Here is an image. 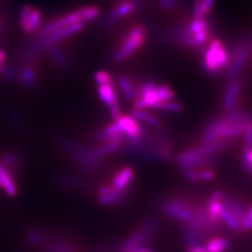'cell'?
I'll list each match as a JSON object with an SVG mask.
<instances>
[{
  "instance_id": "2e32d148",
  "label": "cell",
  "mask_w": 252,
  "mask_h": 252,
  "mask_svg": "<svg viewBox=\"0 0 252 252\" xmlns=\"http://www.w3.org/2000/svg\"><path fill=\"white\" fill-rule=\"evenodd\" d=\"M153 234L147 232L143 227L135 231L123 244V250H132L139 247H145L150 242Z\"/></svg>"
},
{
  "instance_id": "ab89813d",
  "label": "cell",
  "mask_w": 252,
  "mask_h": 252,
  "mask_svg": "<svg viewBox=\"0 0 252 252\" xmlns=\"http://www.w3.org/2000/svg\"><path fill=\"white\" fill-rule=\"evenodd\" d=\"M197 173V177H198L199 181L202 180H212L215 178V174L214 172L210 169H200L199 171H196Z\"/></svg>"
},
{
  "instance_id": "d590c367",
  "label": "cell",
  "mask_w": 252,
  "mask_h": 252,
  "mask_svg": "<svg viewBox=\"0 0 252 252\" xmlns=\"http://www.w3.org/2000/svg\"><path fill=\"white\" fill-rule=\"evenodd\" d=\"M243 167L245 170L252 174V148L243 153Z\"/></svg>"
},
{
  "instance_id": "8fae6325",
  "label": "cell",
  "mask_w": 252,
  "mask_h": 252,
  "mask_svg": "<svg viewBox=\"0 0 252 252\" xmlns=\"http://www.w3.org/2000/svg\"><path fill=\"white\" fill-rule=\"evenodd\" d=\"M46 52L59 70L64 72L71 70V61L61 47L54 44L48 47L46 49Z\"/></svg>"
},
{
  "instance_id": "e575fe53",
  "label": "cell",
  "mask_w": 252,
  "mask_h": 252,
  "mask_svg": "<svg viewBox=\"0 0 252 252\" xmlns=\"http://www.w3.org/2000/svg\"><path fill=\"white\" fill-rule=\"evenodd\" d=\"M7 122L9 123L10 126H12L13 128L17 129V130H24L25 129V124L24 122L21 120V118L13 114V113H9L7 114L6 116Z\"/></svg>"
},
{
  "instance_id": "d4e9b609",
  "label": "cell",
  "mask_w": 252,
  "mask_h": 252,
  "mask_svg": "<svg viewBox=\"0 0 252 252\" xmlns=\"http://www.w3.org/2000/svg\"><path fill=\"white\" fill-rule=\"evenodd\" d=\"M132 117L135 118L136 120L145 123L149 126H153L154 128H159L160 127V123L159 121L154 117L152 114L143 111V110H139V109H133L132 110Z\"/></svg>"
},
{
  "instance_id": "7c38bea8",
  "label": "cell",
  "mask_w": 252,
  "mask_h": 252,
  "mask_svg": "<svg viewBox=\"0 0 252 252\" xmlns=\"http://www.w3.org/2000/svg\"><path fill=\"white\" fill-rule=\"evenodd\" d=\"M221 203L226 210L232 214V216L234 217L236 221L241 226L248 210L243 202L240 199L235 198L234 196H223L221 199Z\"/></svg>"
},
{
  "instance_id": "3957f363",
  "label": "cell",
  "mask_w": 252,
  "mask_h": 252,
  "mask_svg": "<svg viewBox=\"0 0 252 252\" xmlns=\"http://www.w3.org/2000/svg\"><path fill=\"white\" fill-rule=\"evenodd\" d=\"M204 55V68L210 75H217L221 72L230 63V55L222 42L213 38L207 45L199 49Z\"/></svg>"
},
{
  "instance_id": "5b68a950",
  "label": "cell",
  "mask_w": 252,
  "mask_h": 252,
  "mask_svg": "<svg viewBox=\"0 0 252 252\" xmlns=\"http://www.w3.org/2000/svg\"><path fill=\"white\" fill-rule=\"evenodd\" d=\"M162 211L164 214L172 219L183 222L189 221L195 214V208L185 200H169L162 205Z\"/></svg>"
},
{
  "instance_id": "b9f144b4",
  "label": "cell",
  "mask_w": 252,
  "mask_h": 252,
  "mask_svg": "<svg viewBox=\"0 0 252 252\" xmlns=\"http://www.w3.org/2000/svg\"><path fill=\"white\" fill-rule=\"evenodd\" d=\"M214 2H215V0H202V9H203V12L205 15L210 11V9H212Z\"/></svg>"
},
{
  "instance_id": "6da1fadb",
  "label": "cell",
  "mask_w": 252,
  "mask_h": 252,
  "mask_svg": "<svg viewBox=\"0 0 252 252\" xmlns=\"http://www.w3.org/2000/svg\"><path fill=\"white\" fill-rule=\"evenodd\" d=\"M55 144L84 171H94L101 164L102 159L94 153L93 147L63 135H56Z\"/></svg>"
},
{
  "instance_id": "60d3db41",
  "label": "cell",
  "mask_w": 252,
  "mask_h": 252,
  "mask_svg": "<svg viewBox=\"0 0 252 252\" xmlns=\"http://www.w3.org/2000/svg\"><path fill=\"white\" fill-rule=\"evenodd\" d=\"M182 172L184 174V176L191 182L193 183H197L199 182L198 177H197V173L196 170H193L191 168H182Z\"/></svg>"
},
{
  "instance_id": "4dcf8cb0",
  "label": "cell",
  "mask_w": 252,
  "mask_h": 252,
  "mask_svg": "<svg viewBox=\"0 0 252 252\" xmlns=\"http://www.w3.org/2000/svg\"><path fill=\"white\" fill-rule=\"evenodd\" d=\"M252 148V119L251 118L247 124L244 130V152L249 151ZM243 152V153H244Z\"/></svg>"
},
{
  "instance_id": "74e56055",
  "label": "cell",
  "mask_w": 252,
  "mask_h": 252,
  "mask_svg": "<svg viewBox=\"0 0 252 252\" xmlns=\"http://www.w3.org/2000/svg\"><path fill=\"white\" fill-rule=\"evenodd\" d=\"M32 7L30 5H25L22 9H21V12H20V19H19V24H20V27L21 28L24 27V25L26 24V22L27 21V19L30 15V12L32 10Z\"/></svg>"
},
{
  "instance_id": "30bf717a",
  "label": "cell",
  "mask_w": 252,
  "mask_h": 252,
  "mask_svg": "<svg viewBox=\"0 0 252 252\" xmlns=\"http://www.w3.org/2000/svg\"><path fill=\"white\" fill-rule=\"evenodd\" d=\"M53 183L57 187L63 189H89V182L85 179L72 176V175H57L53 180Z\"/></svg>"
},
{
  "instance_id": "52a82bcc",
  "label": "cell",
  "mask_w": 252,
  "mask_h": 252,
  "mask_svg": "<svg viewBox=\"0 0 252 252\" xmlns=\"http://www.w3.org/2000/svg\"><path fill=\"white\" fill-rule=\"evenodd\" d=\"M96 200L102 206H119L124 204L126 192L119 191L108 185H102L97 190Z\"/></svg>"
},
{
  "instance_id": "7bdbcfd3",
  "label": "cell",
  "mask_w": 252,
  "mask_h": 252,
  "mask_svg": "<svg viewBox=\"0 0 252 252\" xmlns=\"http://www.w3.org/2000/svg\"><path fill=\"white\" fill-rule=\"evenodd\" d=\"M186 252H208L205 246H193V247H188Z\"/></svg>"
},
{
  "instance_id": "83f0119b",
  "label": "cell",
  "mask_w": 252,
  "mask_h": 252,
  "mask_svg": "<svg viewBox=\"0 0 252 252\" xmlns=\"http://www.w3.org/2000/svg\"><path fill=\"white\" fill-rule=\"evenodd\" d=\"M26 240L27 243L31 245H41L43 242H45L46 234L43 230L35 228L27 232L26 234Z\"/></svg>"
},
{
  "instance_id": "ac0fdd59",
  "label": "cell",
  "mask_w": 252,
  "mask_h": 252,
  "mask_svg": "<svg viewBox=\"0 0 252 252\" xmlns=\"http://www.w3.org/2000/svg\"><path fill=\"white\" fill-rule=\"evenodd\" d=\"M0 162L14 173L15 170L21 167L23 163V157L18 152L7 151L0 154Z\"/></svg>"
},
{
  "instance_id": "603a6c76",
  "label": "cell",
  "mask_w": 252,
  "mask_h": 252,
  "mask_svg": "<svg viewBox=\"0 0 252 252\" xmlns=\"http://www.w3.org/2000/svg\"><path fill=\"white\" fill-rule=\"evenodd\" d=\"M78 12L81 16V22L87 24L93 22L100 15V9L96 6H84L78 9Z\"/></svg>"
},
{
  "instance_id": "8992f818",
  "label": "cell",
  "mask_w": 252,
  "mask_h": 252,
  "mask_svg": "<svg viewBox=\"0 0 252 252\" xmlns=\"http://www.w3.org/2000/svg\"><path fill=\"white\" fill-rule=\"evenodd\" d=\"M97 93H98L101 101L109 109L110 115L115 121H117L118 119L122 116V112H121V108H120V105L118 102L116 89H115L114 83L98 85Z\"/></svg>"
},
{
  "instance_id": "44dd1931",
  "label": "cell",
  "mask_w": 252,
  "mask_h": 252,
  "mask_svg": "<svg viewBox=\"0 0 252 252\" xmlns=\"http://www.w3.org/2000/svg\"><path fill=\"white\" fill-rule=\"evenodd\" d=\"M231 247L230 242L223 237H215L208 240L205 248L208 252H226Z\"/></svg>"
},
{
  "instance_id": "8d00e7d4",
  "label": "cell",
  "mask_w": 252,
  "mask_h": 252,
  "mask_svg": "<svg viewBox=\"0 0 252 252\" xmlns=\"http://www.w3.org/2000/svg\"><path fill=\"white\" fill-rule=\"evenodd\" d=\"M158 3L162 9L170 11L177 8V6L180 3V0H158Z\"/></svg>"
},
{
  "instance_id": "9a60e30c",
  "label": "cell",
  "mask_w": 252,
  "mask_h": 252,
  "mask_svg": "<svg viewBox=\"0 0 252 252\" xmlns=\"http://www.w3.org/2000/svg\"><path fill=\"white\" fill-rule=\"evenodd\" d=\"M134 178V171L131 167L126 166L116 172L111 180V187L119 191L126 192V189L130 186Z\"/></svg>"
},
{
  "instance_id": "cb8c5ba5",
  "label": "cell",
  "mask_w": 252,
  "mask_h": 252,
  "mask_svg": "<svg viewBox=\"0 0 252 252\" xmlns=\"http://www.w3.org/2000/svg\"><path fill=\"white\" fill-rule=\"evenodd\" d=\"M122 147V143L119 142H109V143H101L97 147H94V153L96 155L103 159L104 157L108 156L111 153H116L118 150Z\"/></svg>"
},
{
  "instance_id": "7a4b0ae2",
  "label": "cell",
  "mask_w": 252,
  "mask_h": 252,
  "mask_svg": "<svg viewBox=\"0 0 252 252\" xmlns=\"http://www.w3.org/2000/svg\"><path fill=\"white\" fill-rule=\"evenodd\" d=\"M147 30L141 24L129 27L122 36L116 50L111 54V62L121 63L136 54L146 42Z\"/></svg>"
},
{
  "instance_id": "1f68e13d",
  "label": "cell",
  "mask_w": 252,
  "mask_h": 252,
  "mask_svg": "<svg viewBox=\"0 0 252 252\" xmlns=\"http://www.w3.org/2000/svg\"><path fill=\"white\" fill-rule=\"evenodd\" d=\"M182 106L179 102L176 101H166V102H162L160 103L156 109H162V110H166V111H172V112H178L182 110Z\"/></svg>"
},
{
  "instance_id": "ba28073f",
  "label": "cell",
  "mask_w": 252,
  "mask_h": 252,
  "mask_svg": "<svg viewBox=\"0 0 252 252\" xmlns=\"http://www.w3.org/2000/svg\"><path fill=\"white\" fill-rule=\"evenodd\" d=\"M18 82L27 90H34L38 85V75L34 63H23L18 71Z\"/></svg>"
},
{
  "instance_id": "9c48e42d",
  "label": "cell",
  "mask_w": 252,
  "mask_h": 252,
  "mask_svg": "<svg viewBox=\"0 0 252 252\" xmlns=\"http://www.w3.org/2000/svg\"><path fill=\"white\" fill-rule=\"evenodd\" d=\"M115 123L126 135L125 140H135L140 137L143 129L135 121V118L128 115H122L117 121H115Z\"/></svg>"
},
{
  "instance_id": "d6986e66",
  "label": "cell",
  "mask_w": 252,
  "mask_h": 252,
  "mask_svg": "<svg viewBox=\"0 0 252 252\" xmlns=\"http://www.w3.org/2000/svg\"><path fill=\"white\" fill-rule=\"evenodd\" d=\"M41 19H42L41 11L38 9L33 8L31 12H30L29 17L27 19L26 24L24 25V27H22V29L27 34L38 33V31L40 30V28L42 27Z\"/></svg>"
},
{
  "instance_id": "d6a6232c",
  "label": "cell",
  "mask_w": 252,
  "mask_h": 252,
  "mask_svg": "<svg viewBox=\"0 0 252 252\" xmlns=\"http://www.w3.org/2000/svg\"><path fill=\"white\" fill-rule=\"evenodd\" d=\"M94 80L97 82L98 85H104V84H110V83H114L113 81V77L111 76V74L101 70L98 72L95 73L94 75Z\"/></svg>"
},
{
  "instance_id": "f35d334b",
  "label": "cell",
  "mask_w": 252,
  "mask_h": 252,
  "mask_svg": "<svg viewBox=\"0 0 252 252\" xmlns=\"http://www.w3.org/2000/svg\"><path fill=\"white\" fill-rule=\"evenodd\" d=\"M205 17L202 9V0H194L192 7V19H201Z\"/></svg>"
},
{
  "instance_id": "4316f807",
  "label": "cell",
  "mask_w": 252,
  "mask_h": 252,
  "mask_svg": "<svg viewBox=\"0 0 252 252\" xmlns=\"http://www.w3.org/2000/svg\"><path fill=\"white\" fill-rule=\"evenodd\" d=\"M220 219L230 230L234 231L235 233H242V229H241L240 224L236 221V220L232 216V214L229 211H227L224 207L220 213Z\"/></svg>"
},
{
  "instance_id": "e0dca14e",
  "label": "cell",
  "mask_w": 252,
  "mask_h": 252,
  "mask_svg": "<svg viewBox=\"0 0 252 252\" xmlns=\"http://www.w3.org/2000/svg\"><path fill=\"white\" fill-rule=\"evenodd\" d=\"M118 87L121 91L122 94L125 96V98L131 101H135L136 98V92L137 86H135L133 81L125 75H122L118 78Z\"/></svg>"
},
{
  "instance_id": "484cf974",
  "label": "cell",
  "mask_w": 252,
  "mask_h": 252,
  "mask_svg": "<svg viewBox=\"0 0 252 252\" xmlns=\"http://www.w3.org/2000/svg\"><path fill=\"white\" fill-rule=\"evenodd\" d=\"M183 240L188 245V247L202 246L203 242L205 241V239L200 234L187 227L183 231Z\"/></svg>"
},
{
  "instance_id": "7402d4cb",
  "label": "cell",
  "mask_w": 252,
  "mask_h": 252,
  "mask_svg": "<svg viewBox=\"0 0 252 252\" xmlns=\"http://www.w3.org/2000/svg\"><path fill=\"white\" fill-rule=\"evenodd\" d=\"M222 209L223 205L221 203V200L214 201L208 199L207 207V217L212 222H219Z\"/></svg>"
},
{
  "instance_id": "5bb4252c",
  "label": "cell",
  "mask_w": 252,
  "mask_h": 252,
  "mask_svg": "<svg viewBox=\"0 0 252 252\" xmlns=\"http://www.w3.org/2000/svg\"><path fill=\"white\" fill-rule=\"evenodd\" d=\"M241 90V82L237 80L230 81L226 88L223 98V108L226 112H231L235 109L238 96Z\"/></svg>"
},
{
  "instance_id": "4fadbf2b",
  "label": "cell",
  "mask_w": 252,
  "mask_h": 252,
  "mask_svg": "<svg viewBox=\"0 0 252 252\" xmlns=\"http://www.w3.org/2000/svg\"><path fill=\"white\" fill-rule=\"evenodd\" d=\"M0 189L10 196L14 197L18 193V186L14 178L13 172L10 171L0 162Z\"/></svg>"
},
{
  "instance_id": "f1b7e54d",
  "label": "cell",
  "mask_w": 252,
  "mask_h": 252,
  "mask_svg": "<svg viewBox=\"0 0 252 252\" xmlns=\"http://www.w3.org/2000/svg\"><path fill=\"white\" fill-rule=\"evenodd\" d=\"M0 77L6 81L16 82L18 81V71L11 65L4 64L0 69Z\"/></svg>"
},
{
  "instance_id": "f546056e",
  "label": "cell",
  "mask_w": 252,
  "mask_h": 252,
  "mask_svg": "<svg viewBox=\"0 0 252 252\" xmlns=\"http://www.w3.org/2000/svg\"><path fill=\"white\" fill-rule=\"evenodd\" d=\"M157 94L159 100L161 102H166V101H171L175 97L174 92L165 84H161L157 85Z\"/></svg>"
},
{
  "instance_id": "ee69618b",
  "label": "cell",
  "mask_w": 252,
  "mask_h": 252,
  "mask_svg": "<svg viewBox=\"0 0 252 252\" xmlns=\"http://www.w3.org/2000/svg\"><path fill=\"white\" fill-rule=\"evenodd\" d=\"M121 252H153L151 250L147 249L146 247H139V248H135L132 250H122Z\"/></svg>"
},
{
  "instance_id": "836d02e7",
  "label": "cell",
  "mask_w": 252,
  "mask_h": 252,
  "mask_svg": "<svg viewBox=\"0 0 252 252\" xmlns=\"http://www.w3.org/2000/svg\"><path fill=\"white\" fill-rule=\"evenodd\" d=\"M241 229H242V232L245 233H249L252 231V204L248 207L246 216L241 224Z\"/></svg>"
},
{
  "instance_id": "277c9868",
  "label": "cell",
  "mask_w": 252,
  "mask_h": 252,
  "mask_svg": "<svg viewBox=\"0 0 252 252\" xmlns=\"http://www.w3.org/2000/svg\"><path fill=\"white\" fill-rule=\"evenodd\" d=\"M140 4L139 0H118L113 9L102 22L101 27L109 29L115 26L119 21L133 14Z\"/></svg>"
},
{
  "instance_id": "ffe728a7",
  "label": "cell",
  "mask_w": 252,
  "mask_h": 252,
  "mask_svg": "<svg viewBox=\"0 0 252 252\" xmlns=\"http://www.w3.org/2000/svg\"><path fill=\"white\" fill-rule=\"evenodd\" d=\"M46 252H74L70 243L61 236H55L49 241L46 247Z\"/></svg>"
}]
</instances>
